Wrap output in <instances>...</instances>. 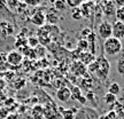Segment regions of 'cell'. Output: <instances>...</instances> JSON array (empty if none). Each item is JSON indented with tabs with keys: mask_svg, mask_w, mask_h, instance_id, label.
<instances>
[{
	"mask_svg": "<svg viewBox=\"0 0 124 119\" xmlns=\"http://www.w3.org/2000/svg\"><path fill=\"white\" fill-rule=\"evenodd\" d=\"M122 48H123L122 41L114 38V37H110V38L106 39L105 42H103V46H102V49H103V52H105L107 56H116V55H118L121 53Z\"/></svg>",
	"mask_w": 124,
	"mask_h": 119,
	"instance_id": "obj_1",
	"label": "cell"
},
{
	"mask_svg": "<svg viewBox=\"0 0 124 119\" xmlns=\"http://www.w3.org/2000/svg\"><path fill=\"white\" fill-rule=\"evenodd\" d=\"M23 63V55L18 50H12L7 53V64L8 69L12 71H16L22 66Z\"/></svg>",
	"mask_w": 124,
	"mask_h": 119,
	"instance_id": "obj_2",
	"label": "cell"
},
{
	"mask_svg": "<svg viewBox=\"0 0 124 119\" xmlns=\"http://www.w3.org/2000/svg\"><path fill=\"white\" fill-rule=\"evenodd\" d=\"M95 61L98 63V70H97V76L101 80H106L108 75H109V70H110V64L105 56H99L95 58Z\"/></svg>",
	"mask_w": 124,
	"mask_h": 119,
	"instance_id": "obj_3",
	"label": "cell"
},
{
	"mask_svg": "<svg viewBox=\"0 0 124 119\" xmlns=\"http://www.w3.org/2000/svg\"><path fill=\"white\" fill-rule=\"evenodd\" d=\"M98 35H99L100 38L105 40L110 38L111 35H113V25L108 21L101 22V24L98 27Z\"/></svg>",
	"mask_w": 124,
	"mask_h": 119,
	"instance_id": "obj_4",
	"label": "cell"
},
{
	"mask_svg": "<svg viewBox=\"0 0 124 119\" xmlns=\"http://www.w3.org/2000/svg\"><path fill=\"white\" fill-rule=\"evenodd\" d=\"M37 39H38V41H39V45H41V46H48L49 44H51V41H52V37H51V35L48 33V31H47V29L45 28V25H43V27H40L39 29H38V32H37Z\"/></svg>",
	"mask_w": 124,
	"mask_h": 119,
	"instance_id": "obj_5",
	"label": "cell"
},
{
	"mask_svg": "<svg viewBox=\"0 0 124 119\" xmlns=\"http://www.w3.org/2000/svg\"><path fill=\"white\" fill-rule=\"evenodd\" d=\"M79 9L82 12V15L83 17L89 18L91 17L93 14H94V9H95V4L93 2L92 0H87L79 6Z\"/></svg>",
	"mask_w": 124,
	"mask_h": 119,
	"instance_id": "obj_6",
	"label": "cell"
},
{
	"mask_svg": "<svg viewBox=\"0 0 124 119\" xmlns=\"http://www.w3.org/2000/svg\"><path fill=\"white\" fill-rule=\"evenodd\" d=\"M113 25V35L111 37H114L116 39L122 40L124 39V22H121V21H115Z\"/></svg>",
	"mask_w": 124,
	"mask_h": 119,
	"instance_id": "obj_7",
	"label": "cell"
},
{
	"mask_svg": "<svg viewBox=\"0 0 124 119\" xmlns=\"http://www.w3.org/2000/svg\"><path fill=\"white\" fill-rule=\"evenodd\" d=\"M56 98L61 102H69L71 100V92L67 86H62L56 91Z\"/></svg>",
	"mask_w": 124,
	"mask_h": 119,
	"instance_id": "obj_8",
	"label": "cell"
},
{
	"mask_svg": "<svg viewBox=\"0 0 124 119\" xmlns=\"http://www.w3.org/2000/svg\"><path fill=\"white\" fill-rule=\"evenodd\" d=\"M101 10L103 12V14L106 16H111V15H115L116 12V6L114 5L113 1L110 0H102L101 2Z\"/></svg>",
	"mask_w": 124,
	"mask_h": 119,
	"instance_id": "obj_9",
	"label": "cell"
},
{
	"mask_svg": "<svg viewBox=\"0 0 124 119\" xmlns=\"http://www.w3.org/2000/svg\"><path fill=\"white\" fill-rule=\"evenodd\" d=\"M31 23L37 27H43L46 22V16H45L44 10H37L32 16H31Z\"/></svg>",
	"mask_w": 124,
	"mask_h": 119,
	"instance_id": "obj_10",
	"label": "cell"
},
{
	"mask_svg": "<svg viewBox=\"0 0 124 119\" xmlns=\"http://www.w3.org/2000/svg\"><path fill=\"white\" fill-rule=\"evenodd\" d=\"M14 33V27L8 21H1L0 22V35L2 37H8Z\"/></svg>",
	"mask_w": 124,
	"mask_h": 119,
	"instance_id": "obj_11",
	"label": "cell"
},
{
	"mask_svg": "<svg viewBox=\"0 0 124 119\" xmlns=\"http://www.w3.org/2000/svg\"><path fill=\"white\" fill-rule=\"evenodd\" d=\"M78 61L80 63H83L85 66L90 65L92 62L95 61V55L90 52H83V53L79 54V57H78Z\"/></svg>",
	"mask_w": 124,
	"mask_h": 119,
	"instance_id": "obj_12",
	"label": "cell"
},
{
	"mask_svg": "<svg viewBox=\"0 0 124 119\" xmlns=\"http://www.w3.org/2000/svg\"><path fill=\"white\" fill-rule=\"evenodd\" d=\"M31 117L33 119H44V105L35 104L31 109Z\"/></svg>",
	"mask_w": 124,
	"mask_h": 119,
	"instance_id": "obj_13",
	"label": "cell"
},
{
	"mask_svg": "<svg viewBox=\"0 0 124 119\" xmlns=\"http://www.w3.org/2000/svg\"><path fill=\"white\" fill-rule=\"evenodd\" d=\"M71 71L74 72V75L76 76H84L85 75V71H86V66L80 63L79 61L74 62V64L71 65Z\"/></svg>",
	"mask_w": 124,
	"mask_h": 119,
	"instance_id": "obj_14",
	"label": "cell"
},
{
	"mask_svg": "<svg viewBox=\"0 0 124 119\" xmlns=\"http://www.w3.org/2000/svg\"><path fill=\"white\" fill-rule=\"evenodd\" d=\"M56 115H58V112H56V110H55L54 105H52V106H48V105L44 106V118H46V119H55L56 118Z\"/></svg>",
	"mask_w": 124,
	"mask_h": 119,
	"instance_id": "obj_15",
	"label": "cell"
},
{
	"mask_svg": "<svg viewBox=\"0 0 124 119\" xmlns=\"http://www.w3.org/2000/svg\"><path fill=\"white\" fill-rule=\"evenodd\" d=\"M15 46H16L17 48H21V50H22L23 48H25V47H27V46H28V40H27V38L24 37V35L20 33V35L16 37Z\"/></svg>",
	"mask_w": 124,
	"mask_h": 119,
	"instance_id": "obj_16",
	"label": "cell"
},
{
	"mask_svg": "<svg viewBox=\"0 0 124 119\" xmlns=\"http://www.w3.org/2000/svg\"><path fill=\"white\" fill-rule=\"evenodd\" d=\"M8 70V64H7V53H0V72H5Z\"/></svg>",
	"mask_w": 124,
	"mask_h": 119,
	"instance_id": "obj_17",
	"label": "cell"
},
{
	"mask_svg": "<svg viewBox=\"0 0 124 119\" xmlns=\"http://www.w3.org/2000/svg\"><path fill=\"white\" fill-rule=\"evenodd\" d=\"M76 49L79 52V53H83V52H89V44L85 39H80L77 41V47Z\"/></svg>",
	"mask_w": 124,
	"mask_h": 119,
	"instance_id": "obj_18",
	"label": "cell"
},
{
	"mask_svg": "<svg viewBox=\"0 0 124 119\" xmlns=\"http://www.w3.org/2000/svg\"><path fill=\"white\" fill-rule=\"evenodd\" d=\"M21 54H22L23 56H24V55H25V56H28L30 60H35V58H37L36 53H35V49L30 48L29 46H27L25 48H23L22 50H21Z\"/></svg>",
	"mask_w": 124,
	"mask_h": 119,
	"instance_id": "obj_19",
	"label": "cell"
},
{
	"mask_svg": "<svg viewBox=\"0 0 124 119\" xmlns=\"http://www.w3.org/2000/svg\"><path fill=\"white\" fill-rule=\"evenodd\" d=\"M45 16H46V21H47L51 25H56V23H58V16L55 15V13L49 12V13L45 14Z\"/></svg>",
	"mask_w": 124,
	"mask_h": 119,
	"instance_id": "obj_20",
	"label": "cell"
},
{
	"mask_svg": "<svg viewBox=\"0 0 124 119\" xmlns=\"http://www.w3.org/2000/svg\"><path fill=\"white\" fill-rule=\"evenodd\" d=\"M60 112H61L63 119H74V117H75V113L71 111V109H62V108H60Z\"/></svg>",
	"mask_w": 124,
	"mask_h": 119,
	"instance_id": "obj_21",
	"label": "cell"
},
{
	"mask_svg": "<svg viewBox=\"0 0 124 119\" xmlns=\"http://www.w3.org/2000/svg\"><path fill=\"white\" fill-rule=\"evenodd\" d=\"M120 92H121V87L117 83H113V84H110L109 88H108V93H110V94H113V95L117 96V95L120 94Z\"/></svg>",
	"mask_w": 124,
	"mask_h": 119,
	"instance_id": "obj_22",
	"label": "cell"
},
{
	"mask_svg": "<svg viewBox=\"0 0 124 119\" xmlns=\"http://www.w3.org/2000/svg\"><path fill=\"white\" fill-rule=\"evenodd\" d=\"M35 49V53H36V56L39 58H43L45 57V55H46V47H44V46H41V45H38Z\"/></svg>",
	"mask_w": 124,
	"mask_h": 119,
	"instance_id": "obj_23",
	"label": "cell"
},
{
	"mask_svg": "<svg viewBox=\"0 0 124 119\" xmlns=\"http://www.w3.org/2000/svg\"><path fill=\"white\" fill-rule=\"evenodd\" d=\"M25 85H27V80L24 79V78H20V79H16L13 83V87L16 89V91H20V89H22Z\"/></svg>",
	"mask_w": 124,
	"mask_h": 119,
	"instance_id": "obj_24",
	"label": "cell"
},
{
	"mask_svg": "<svg viewBox=\"0 0 124 119\" xmlns=\"http://www.w3.org/2000/svg\"><path fill=\"white\" fill-rule=\"evenodd\" d=\"M54 7H55L56 10H60V12L66 10V8H67L66 0H56V1L54 2Z\"/></svg>",
	"mask_w": 124,
	"mask_h": 119,
	"instance_id": "obj_25",
	"label": "cell"
},
{
	"mask_svg": "<svg viewBox=\"0 0 124 119\" xmlns=\"http://www.w3.org/2000/svg\"><path fill=\"white\" fill-rule=\"evenodd\" d=\"M83 2L84 0H66L67 6H69L70 8H78Z\"/></svg>",
	"mask_w": 124,
	"mask_h": 119,
	"instance_id": "obj_26",
	"label": "cell"
},
{
	"mask_svg": "<svg viewBox=\"0 0 124 119\" xmlns=\"http://www.w3.org/2000/svg\"><path fill=\"white\" fill-rule=\"evenodd\" d=\"M71 17L74 18V20H77V21H79V20L83 18V15H82V12H80L79 7L71 9Z\"/></svg>",
	"mask_w": 124,
	"mask_h": 119,
	"instance_id": "obj_27",
	"label": "cell"
},
{
	"mask_svg": "<svg viewBox=\"0 0 124 119\" xmlns=\"http://www.w3.org/2000/svg\"><path fill=\"white\" fill-rule=\"evenodd\" d=\"M103 100H105V102L107 104H114V103H116V96L110 94V93H106L105 96H103Z\"/></svg>",
	"mask_w": 124,
	"mask_h": 119,
	"instance_id": "obj_28",
	"label": "cell"
},
{
	"mask_svg": "<svg viewBox=\"0 0 124 119\" xmlns=\"http://www.w3.org/2000/svg\"><path fill=\"white\" fill-rule=\"evenodd\" d=\"M70 92H71V98H74V100H77V101H78V98L82 96L80 89L78 88V87H76V86H74V87L70 89Z\"/></svg>",
	"mask_w": 124,
	"mask_h": 119,
	"instance_id": "obj_29",
	"label": "cell"
},
{
	"mask_svg": "<svg viewBox=\"0 0 124 119\" xmlns=\"http://www.w3.org/2000/svg\"><path fill=\"white\" fill-rule=\"evenodd\" d=\"M27 40H28V46L30 48H36L39 45V41L37 39V37H29Z\"/></svg>",
	"mask_w": 124,
	"mask_h": 119,
	"instance_id": "obj_30",
	"label": "cell"
},
{
	"mask_svg": "<svg viewBox=\"0 0 124 119\" xmlns=\"http://www.w3.org/2000/svg\"><path fill=\"white\" fill-rule=\"evenodd\" d=\"M116 70H117V72H118L121 76L124 77V57L118 60L117 64H116Z\"/></svg>",
	"mask_w": 124,
	"mask_h": 119,
	"instance_id": "obj_31",
	"label": "cell"
},
{
	"mask_svg": "<svg viewBox=\"0 0 124 119\" xmlns=\"http://www.w3.org/2000/svg\"><path fill=\"white\" fill-rule=\"evenodd\" d=\"M115 16H116V18H117V21L124 22V7H122V8H116Z\"/></svg>",
	"mask_w": 124,
	"mask_h": 119,
	"instance_id": "obj_32",
	"label": "cell"
},
{
	"mask_svg": "<svg viewBox=\"0 0 124 119\" xmlns=\"http://www.w3.org/2000/svg\"><path fill=\"white\" fill-rule=\"evenodd\" d=\"M2 75H4V79H5V81H9V80L14 79V77H15V71L7 70V71H5Z\"/></svg>",
	"mask_w": 124,
	"mask_h": 119,
	"instance_id": "obj_33",
	"label": "cell"
},
{
	"mask_svg": "<svg viewBox=\"0 0 124 119\" xmlns=\"http://www.w3.org/2000/svg\"><path fill=\"white\" fill-rule=\"evenodd\" d=\"M6 1H7V5L10 9H16L20 2H21L20 0H6Z\"/></svg>",
	"mask_w": 124,
	"mask_h": 119,
	"instance_id": "obj_34",
	"label": "cell"
},
{
	"mask_svg": "<svg viewBox=\"0 0 124 119\" xmlns=\"http://www.w3.org/2000/svg\"><path fill=\"white\" fill-rule=\"evenodd\" d=\"M91 33H92V29H91V28H85V29H83L82 32H80V35L83 37L82 39H86Z\"/></svg>",
	"mask_w": 124,
	"mask_h": 119,
	"instance_id": "obj_35",
	"label": "cell"
},
{
	"mask_svg": "<svg viewBox=\"0 0 124 119\" xmlns=\"http://www.w3.org/2000/svg\"><path fill=\"white\" fill-rule=\"evenodd\" d=\"M10 113V111L7 109V108H0V119H6L7 116Z\"/></svg>",
	"mask_w": 124,
	"mask_h": 119,
	"instance_id": "obj_36",
	"label": "cell"
},
{
	"mask_svg": "<svg viewBox=\"0 0 124 119\" xmlns=\"http://www.w3.org/2000/svg\"><path fill=\"white\" fill-rule=\"evenodd\" d=\"M87 70H89L91 73H95V72H97V70H98V63H97V61L92 62L90 65H87Z\"/></svg>",
	"mask_w": 124,
	"mask_h": 119,
	"instance_id": "obj_37",
	"label": "cell"
},
{
	"mask_svg": "<svg viewBox=\"0 0 124 119\" xmlns=\"http://www.w3.org/2000/svg\"><path fill=\"white\" fill-rule=\"evenodd\" d=\"M27 6H31V7H37V6H39L40 2H41V0H25L24 1Z\"/></svg>",
	"mask_w": 124,
	"mask_h": 119,
	"instance_id": "obj_38",
	"label": "cell"
},
{
	"mask_svg": "<svg viewBox=\"0 0 124 119\" xmlns=\"http://www.w3.org/2000/svg\"><path fill=\"white\" fill-rule=\"evenodd\" d=\"M27 8H28V6L25 2H20V5H18L17 8H16V10H17V13L23 14L25 10H27Z\"/></svg>",
	"mask_w": 124,
	"mask_h": 119,
	"instance_id": "obj_39",
	"label": "cell"
},
{
	"mask_svg": "<svg viewBox=\"0 0 124 119\" xmlns=\"http://www.w3.org/2000/svg\"><path fill=\"white\" fill-rule=\"evenodd\" d=\"M113 2L117 8H122L124 7V0H113Z\"/></svg>",
	"mask_w": 124,
	"mask_h": 119,
	"instance_id": "obj_40",
	"label": "cell"
},
{
	"mask_svg": "<svg viewBox=\"0 0 124 119\" xmlns=\"http://www.w3.org/2000/svg\"><path fill=\"white\" fill-rule=\"evenodd\" d=\"M18 118H20V117H18L17 113H13V112H12V113H9V115L7 116L6 119H18Z\"/></svg>",
	"mask_w": 124,
	"mask_h": 119,
	"instance_id": "obj_41",
	"label": "cell"
},
{
	"mask_svg": "<svg viewBox=\"0 0 124 119\" xmlns=\"http://www.w3.org/2000/svg\"><path fill=\"white\" fill-rule=\"evenodd\" d=\"M5 87H6V81H5V79L0 78V91H2Z\"/></svg>",
	"mask_w": 124,
	"mask_h": 119,
	"instance_id": "obj_42",
	"label": "cell"
},
{
	"mask_svg": "<svg viewBox=\"0 0 124 119\" xmlns=\"http://www.w3.org/2000/svg\"><path fill=\"white\" fill-rule=\"evenodd\" d=\"M78 101H79L80 103H82V104H83V103H85V97L83 96V95H82V96H80L79 98H78Z\"/></svg>",
	"mask_w": 124,
	"mask_h": 119,
	"instance_id": "obj_43",
	"label": "cell"
},
{
	"mask_svg": "<svg viewBox=\"0 0 124 119\" xmlns=\"http://www.w3.org/2000/svg\"><path fill=\"white\" fill-rule=\"evenodd\" d=\"M5 98H4V95H2V93H1V91H0V103L4 101Z\"/></svg>",
	"mask_w": 124,
	"mask_h": 119,
	"instance_id": "obj_44",
	"label": "cell"
},
{
	"mask_svg": "<svg viewBox=\"0 0 124 119\" xmlns=\"http://www.w3.org/2000/svg\"><path fill=\"white\" fill-rule=\"evenodd\" d=\"M99 119H108V117H107V116H100Z\"/></svg>",
	"mask_w": 124,
	"mask_h": 119,
	"instance_id": "obj_45",
	"label": "cell"
},
{
	"mask_svg": "<svg viewBox=\"0 0 124 119\" xmlns=\"http://www.w3.org/2000/svg\"><path fill=\"white\" fill-rule=\"evenodd\" d=\"M49 1H51V2H52V4L54 5V2H55V1H56V0H49Z\"/></svg>",
	"mask_w": 124,
	"mask_h": 119,
	"instance_id": "obj_46",
	"label": "cell"
},
{
	"mask_svg": "<svg viewBox=\"0 0 124 119\" xmlns=\"http://www.w3.org/2000/svg\"><path fill=\"white\" fill-rule=\"evenodd\" d=\"M20 1H21V2H24V1H25V0H20Z\"/></svg>",
	"mask_w": 124,
	"mask_h": 119,
	"instance_id": "obj_47",
	"label": "cell"
},
{
	"mask_svg": "<svg viewBox=\"0 0 124 119\" xmlns=\"http://www.w3.org/2000/svg\"><path fill=\"white\" fill-rule=\"evenodd\" d=\"M110 1H113V0H110Z\"/></svg>",
	"mask_w": 124,
	"mask_h": 119,
	"instance_id": "obj_48",
	"label": "cell"
}]
</instances>
